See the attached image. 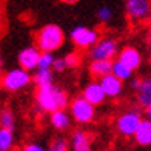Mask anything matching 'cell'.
Listing matches in <instances>:
<instances>
[{
	"label": "cell",
	"mask_w": 151,
	"mask_h": 151,
	"mask_svg": "<svg viewBox=\"0 0 151 151\" xmlns=\"http://www.w3.org/2000/svg\"><path fill=\"white\" fill-rule=\"evenodd\" d=\"M68 105H70L68 94L52 83L37 88L36 106H34L37 113H54L57 109H66Z\"/></svg>",
	"instance_id": "6da1fadb"
},
{
	"label": "cell",
	"mask_w": 151,
	"mask_h": 151,
	"mask_svg": "<svg viewBox=\"0 0 151 151\" xmlns=\"http://www.w3.org/2000/svg\"><path fill=\"white\" fill-rule=\"evenodd\" d=\"M65 34L63 29L56 23H50L42 26L36 32V45L40 51H57L59 48L63 45Z\"/></svg>",
	"instance_id": "7a4b0ae2"
},
{
	"label": "cell",
	"mask_w": 151,
	"mask_h": 151,
	"mask_svg": "<svg viewBox=\"0 0 151 151\" xmlns=\"http://www.w3.org/2000/svg\"><path fill=\"white\" fill-rule=\"evenodd\" d=\"M31 80H32V76L29 74V71L19 66L16 70H11L6 73L2 77V80H0V85L6 91L16 93V91H20L22 88H26L31 83Z\"/></svg>",
	"instance_id": "3957f363"
},
{
	"label": "cell",
	"mask_w": 151,
	"mask_h": 151,
	"mask_svg": "<svg viewBox=\"0 0 151 151\" xmlns=\"http://www.w3.org/2000/svg\"><path fill=\"white\" fill-rule=\"evenodd\" d=\"M119 54L117 42L111 37H102L90 48L91 60H113Z\"/></svg>",
	"instance_id": "277c9868"
},
{
	"label": "cell",
	"mask_w": 151,
	"mask_h": 151,
	"mask_svg": "<svg viewBox=\"0 0 151 151\" xmlns=\"http://www.w3.org/2000/svg\"><path fill=\"white\" fill-rule=\"evenodd\" d=\"M142 116L136 109H129V111L122 113L117 120H116V129L119 131L120 136L123 137H134L137 128H139L142 122Z\"/></svg>",
	"instance_id": "5b68a950"
},
{
	"label": "cell",
	"mask_w": 151,
	"mask_h": 151,
	"mask_svg": "<svg viewBox=\"0 0 151 151\" xmlns=\"http://www.w3.org/2000/svg\"><path fill=\"white\" fill-rule=\"evenodd\" d=\"M70 113H71V117L76 122L90 123L94 120L96 109L91 102H88L83 96H79V97H76L70 104Z\"/></svg>",
	"instance_id": "8992f818"
},
{
	"label": "cell",
	"mask_w": 151,
	"mask_h": 151,
	"mask_svg": "<svg viewBox=\"0 0 151 151\" xmlns=\"http://www.w3.org/2000/svg\"><path fill=\"white\" fill-rule=\"evenodd\" d=\"M71 42L80 50H90L99 40V32L88 26H76L70 34Z\"/></svg>",
	"instance_id": "52a82bcc"
},
{
	"label": "cell",
	"mask_w": 151,
	"mask_h": 151,
	"mask_svg": "<svg viewBox=\"0 0 151 151\" xmlns=\"http://www.w3.org/2000/svg\"><path fill=\"white\" fill-rule=\"evenodd\" d=\"M125 11L133 22H142L151 16V2L150 0H127Z\"/></svg>",
	"instance_id": "ba28073f"
},
{
	"label": "cell",
	"mask_w": 151,
	"mask_h": 151,
	"mask_svg": "<svg viewBox=\"0 0 151 151\" xmlns=\"http://www.w3.org/2000/svg\"><path fill=\"white\" fill-rule=\"evenodd\" d=\"M40 54L39 52V48L37 46H28L25 48V50H22L19 52V65L25 68V70L28 71H32V70H37L39 66V59H40Z\"/></svg>",
	"instance_id": "9c48e42d"
},
{
	"label": "cell",
	"mask_w": 151,
	"mask_h": 151,
	"mask_svg": "<svg viewBox=\"0 0 151 151\" xmlns=\"http://www.w3.org/2000/svg\"><path fill=\"white\" fill-rule=\"evenodd\" d=\"M99 82H100L102 88H104L106 97L116 99V97H119V96L122 94V91H123V80H120L117 76H114L113 73L100 77Z\"/></svg>",
	"instance_id": "30bf717a"
},
{
	"label": "cell",
	"mask_w": 151,
	"mask_h": 151,
	"mask_svg": "<svg viewBox=\"0 0 151 151\" xmlns=\"http://www.w3.org/2000/svg\"><path fill=\"white\" fill-rule=\"evenodd\" d=\"M117 59L120 62H123L127 66H129L133 71L139 70L140 65H142V54L134 46H125V48H122V50L119 51V54H117Z\"/></svg>",
	"instance_id": "8fae6325"
},
{
	"label": "cell",
	"mask_w": 151,
	"mask_h": 151,
	"mask_svg": "<svg viewBox=\"0 0 151 151\" xmlns=\"http://www.w3.org/2000/svg\"><path fill=\"white\" fill-rule=\"evenodd\" d=\"M82 96H83L88 102H91L94 106L102 105L106 99V94L104 91V88H102L100 82H90V83L83 88Z\"/></svg>",
	"instance_id": "7c38bea8"
},
{
	"label": "cell",
	"mask_w": 151,
	"mask_h": 151,
	"mask_svg": "<svg viewBox=\"0 0 151 151\" xmlns=\"http://www.w3.org/2000/svg\"><path fill=\"white\" fill-rule=\"evenodd\" d=\"M136 99L143 109L151 108V77H143L136 90Z\"/></svg>",
	"instance_id": "4fadbf2b"
},
{
	"label": "cell",
	"mask_w": 151,
	"mask_h": 151,
	"mask_svg": "<svg viewBox=\"0 0 151 151\" xmlns=\"http://www.w3.org/2000/svg\"><path fill=\"white\" fill-rule=\"evenodd\" d=\"M91 134L82 129H76L71 136V148L73 151H91Z\"/></svg>",
	"instance_id": "5bb4252c"
},
{
	"label": "cell",
	"mask_w": 151,
	"mask_h": 151,
	"mask_svg": "<svg viewBox=\"0 0 151 151\" xmlns=\"http://www.w3.org/2000/svg\"><path fill=\"white\" fill-rule=\"evenodd\" d=\"M134 140L140 147H150L151 145V120L150 119H143L140 122V125L134 134Z\"/></svg>",
	"instance_id": "9a60e30c"
},
{
	"label": "cell",
	"mask_w": 151,
	"mask_h": 151,
	"mask_svg": "<svg viewBox=\"0 0 151 151\" xmlns=\"http://www.w3.org/2000/svg\"><path fill=\"white\" fill-rule=\"evenodd\" d=\"M71 113H66V109H57V111L51 113V125L59 129V131H65L71 127Z\"/></svg>",
	"instance_id": "2e32d148"
},
{
	"label": "cell",
	"mask_w": 151,
	"mask_h": 151,
	"mask_svg": "<svg viewBox=\"0 0 151 151\" xmlns=\"http://www.w3.org/2000/svg\"><path fill=\"white\" fill-rule=\"evenodd\" d=\"M90 73L94 77H104L106 74L113 73V60H91L90 63Z\"/></svg>",
	"instance_id": "e0dca14e"
},
{
	"label": "cell",
	"mask_w": 151,
	"mask_h": 151,
	"mask_svg": "<svg viewBox=\"0 0 151 151\" xmlns=\"http://www.w3.org/2000/svg\"><path fill=\"white\" fill-rule=\"evenodd\" d=\"M52 68H37L36 73L32 76L34 83L39 86H45V85H51L52 83Z\"/></svg>",
	"instance_id": "ac0fdd59"
},
{
	"label": "cell",
	"mask_w": 151,
	"mask_h": 151,
	"mask_svg": "<svg viewBox=\"0 0 151 151\" xmlns=\"http://www.w3.org/2000/svg\"><path fill=\"white\" fill-rule=\"evenodd\" d=\"M113 74L125 82V80H129L133 77V70L117 59V60H113Z\"/></svg>",
	"instance_id": "d6986e66"
},
{
	"label": "cell",
	"mask_w": 151,
	"mask_h": 151,
	"mask_svg": "<svg viewBox=\"0 0 151 151\" xmlns=\"http://www.w3.org/2000/svg\"><path fill=\"white\" fill-rule=\"evenodd\" d=\"M14 145V134L9 128H0V151H9Z\"/></svg>",
	"instance_id": "ffe728a7"
},
{
	"label": "cell",
	"mask_w": 151,
	"mask_h": 151,
	"mask_svg": "<svg viewBox=\"0 0 151 151\" xmlns=\"http://www.w3.org/2000/svg\"><path fill=\"white\" fill-rule=\"evenodd\" d=\"M0 127L14 129V127H16V117H14V114H12L11 109H8V108L0 109Z\"/></svg>",
	"instance_id": "44dd1931"
},
{
	"label": "cell",
	"mask_w": 151,
	"mask_h": 151,
	"mask_svg": "<svg viewBox=\"0 0 151 151\" xmlns=\"http://www.w3.org/2000/svg\"><path fill=\"white\" fill-rule=\"evenodd\" d=\"M56 57L52 56V52L50 51H42L40 54V59H39V66L37 68H52V63Z\"/></svg>",
	"instance_id": "7402d4cb"
},
{
	"label": "cell",
	"mask_w": 151,
	"mask_h": 151,
	"mask_svg": "<svg viewBox=\"0 0 151 151\" xmlns=\"http://www.w3.org/2000/svg\"><path fill=\"white\" fill-rule=\"evenodd\" d=\"M97 19H99V22H102V23L109 22V20L113 19L111 8H108V6H100V8L97 9Z\"/></svg>",
	"instance_id": "603a6c76"
},
{
	"label": "cell",
	"mask_w": 151,
	"mask_h": 151,
	"mask_svg": "<svg viewBox=\"0 0 151 151\" xmlns=\"http://www.w3.org/2000/svg\"><path fill=\"white\" fill-rule=\"evenodd\" d=\"M65 62L68 68H77L80 65V56L77 52H70L65 56Z\"/></svg>",
	"instance_id": "cb8c5ba5"
},
{
	"label": "cell",
	"mask_w": 151,
	"mask_h": 151,
	"mask_svg": "<svg viewBox=\"0 0 151 151\" xmlns=\"http://www.w3.org/2000/svg\"><path fill=\"white\" fill-rule=\"evenodd\" d=\"M51 150H54V151H68V142L65 139H56L51 145Z\"/></svg>",
	"instance_id": "d4e9b609"
},
{
	"label": "cell",
	"mask_w": 151,
	"mask_h": 151,
	"mask_svg": "<svg viewBox=\"0 0 151 151\" xmlns=\"http://www.w3.org/2000/svg\"><path fill=\"white\" fill-rule=\"evenodd\" d=\"M66 62H65V57L62 59V57H59V59H56L54 60V63H52V71H56V73H62L63 70H66Z\"/></svg>",
	"instance_id": "484cf974"
},
{
	"label": "cell",
	"mask_w": 151,
	"mask_h": 151,
	"mask_svg": "<svg viewBox=\"0 0 151 151\" xmlns=\"http://www.w3.org/2000/svg\"><path fill=\"white\" fill-rule=\"evenodd\" d=\"M22 151H46V150L42 145H39V143H26L22 148Z\"/></svg>",
	"instance_id": "4316f807"
},
{
	"label": "cell",
	"mask_w": 151,
	"mask_h": 151,
	"mask_svg": "<svg viewBox=\"0 0 151 151\" xmlns=\"http://www.w3.org/2000/svg\"><path fill=\"white\" fill-rule=\"evenodd\" d=\"M140 80H142V79H133V80H131V88H133L134 91L137 90V88H139V85H140Z\"/></svg>",
	"instance_id": "83f0119b"
},
{
	"label": "cell",
	"mask_w": 151,
	"mask_h": 151,
	"mask_svg": "<svg viewBox=\"0 0 151 151\" xmlns=\"http://www.w3.org/2000/svg\"><path fill=\"white\" fill-rule=\"evenodd\" d=\"M62 3H66V5H74V3H77L79 0H60Z\"/></svg>",
	"instance_id": "f1b7e54d"
},
{
	"label": "cell",
	"mask_w": 151,
	"mask_h": 151,
	"mask_svg": "<svg viewBox=\"0 0 151 151\" xmlns=\"http://www.w3.org/2000/svg\"><path fill=\"white\" fill-rule=\"evenodd\" d=\"M147 119H150V120H151V108H150V109H147Z\"/></svg>",
	"instance_id": "f546056e"
},
{
	"label": "cell",
	"mask_w": 151,
	"mask_h": 151,
	"mask_svg": "<svg viewBox=\"0 0 151 151\" xmlns=\"http://www.w3.org/2000/svg\"><path fill=\"white\" fill-rule=\"evenodd\" d=\"M2 66H3V60H2V56H0V74H2Z\"/></svg>",
	"instance_id": "4dcf8cb0"
},
{
	"label": "cell",
	"mask_w": 151,
	"mask_h": 151,
	"mask_svg": "<svg viewBox=\"0 0 151 151\" xmlns=\"http://www.w3.org/2000/svg\"><path fill=\"white\" fill-rule=\"evenodd\" d=\"M148 45H150V48H151V31H150V34H148Z\"/></svg>",
	"instance_id": "1f68e13d"
},
{
	"label": "cell",
	"mask_w": 151,
	"mask_h": 151,
	"mask_svg": "<svg viewBox=\"0 0 151 151\" xmlns=\"http://www.w3.org/2000/svg\"><path fill=\"white\" fill-rule=\"evenodd\" d=\"M150 31H151V20H150Z\"/></svg>",
	"instance_id": "d6a6232c"
},
{
	"label": "cell",
	"mask_w": 151,
	"mask_h": 151,
	"mask_svg": "<svg viewBox=\"0 0 151 151\" xmlns=\"http://www.w3.org/2000/svg\"><path fill=\"white\" fill-rule=\"evenodd\" d=\"M9 151H17V150H12V148H11V150H9Z\"/></svg>",
	"instance_id": "836d02e7"
},
{
	"label": "cell",
	"mask_w": 151,
	"mask_h": 151,
	"mask_svg": "<svg viewBox=\"0 0 151 151\" xmlns=\"http://www.w3.org/2000/svg\"><path fill=\"white\" fill-rule=\"evenodd\" d=\"M51 151H54V150H51Z\"/></svg>",
	"instance_id": "e575fe53"
}]
</instances>
